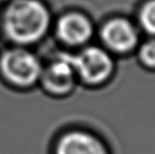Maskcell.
I'll return each mask as SVG.
<instances>
[{
    "mask_svg": "<svg viewBox=\"0 0 155 154\" xmlns=\"http://www.w3.org/2000/svg\"><path fill=\"white\" fill-rule=\"evenodd\" d=\"M76 72L64 54H59L57 59L42 68L40 79L45 91L54 95L69 94L75 87Z\"/></svg>",
    "mask_w": 155,
    "mask_h": 154,
    "instance_id": "obj_6",
    "label": "cell"
},
{
    "mask_svg": "<svg viewBox=\"0 0 155 154\" xmlns=\"http://www.w3.org/2000/svg\"><path fill=\"white\" fill-rule=\"evenodd\" d=\"M138 58L143 66L146 68L155 70V38L141 43L138 50Z\"/></svg>",
    "mask_w": 155,
    "mask_h": 154,
    "instance_id": "obj_9",
    "label": "cell"
},
{
    "mask_svg": "<svg viewBox=\"0 0 155 154\" xmlns=\"http://www.w3.org/2000/svg\"><path fill=\"white\" fill-rule=\"evenodd\" d=\"M100 38L104 47L114 53L127 54L137 47L138 31L130 20L123 17L109 19L101 28Z\"/></svg>",
    "mask_w": 155,
    "mask_h": 154,
    "instance_id": "obj_5",
    "label": "cell"
},
{
    "mask_svg": "<svg viewBox=\"0 0 155 154\" xmlns=\"http://www.w3.org/2000/svg\"><path fill=\"white\" fill-rule=\"evenodd\" d=\"M56 33L65 44L82 45L93 36V25L87 16L79 13H70L58 20Z\"/></svg>",
    "mask_w": 155,
    "mask_h": 154,
    "instance_id": "obj_7",
    "label": "cell"
},
{
    "mask_svg": "<svg viewBox=\"0 0 155 154\" xmlns=\"http://www.w3.org/2000/svg\"><path fill=\"white\" fill-rule=\"evenodd\" d=\"M73 66L76 75L87 84L99 86L111 77L114 71V61L107 50L88 47L78 54L63 53Z\"/></svg>",
    "mask_w": 155,
    "mask_h": 154,
    "instance_id": "obj_2",
    "label": "cell"
},
{
    "mask_svg": "<svg viewBox=\"0 0 155 154\" xmlns=\"http://www.w3.org/2000/svg\"><path fill=\"white\" fill-rule=\"evenodd\" d=\"M140 28L155 38V0H148L143 4L138 13Z\"/></svg>",
    "mask_w": 155,
    "mask_h": 154,
    "instance_id": "obj_8",
    "label": "cell"
},
{
    "mask_svg": "<svg viewBox=\"0 0 155 154\" xmlns=\"http://www.w3.org/2000/svg\"><path fill=\"white\" fill-rule=\"evenodd\" d=\"M42 68L38 57L23 49L8 50L0 58L2 74L18 87L33 86L40 79Z\"/></svg>",
    "mask_w": 155,
    "mask_h": 154,
    "instance_id": "obj_3",
    "label": "cell"
},
{
    "mask_svg": "<svg viewBox=\"0 0 155 154\" xmlns=\"http://www.w3.org/2000/svg\"><path fill=\"white\" fill-rule=\"evenodd\" d=\"M50 154H111L101 137L86 129H68L54 138Z\"/></svg>",
    "mask_w": 155,
    "mask_h": 154,
    "instance_id": "obj_4",
    "label": "cell"
},
{
    "mask_svg": "<svg viewBox=\"0 0 155 154\" xmlns=\"http://www.w3.org/2000/svg\"><path fill=\"white\" fill-rule=\"evenodd\" d=\"M51 22L48 8L40 0H11L3 14V31L8 39L30 44L45 35Z\"/></svg>",
    "mask_w": 155,
    "mask_h": 154,
    "instance_id": "obj_1",
    "label": "cell"
}]
</instances>
